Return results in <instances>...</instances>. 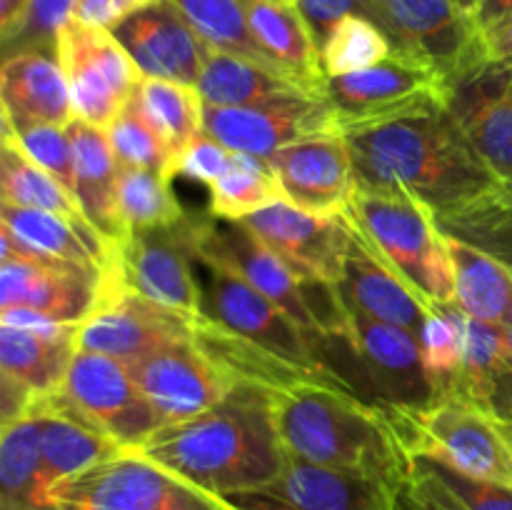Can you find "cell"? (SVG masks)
<instances>
[{"instance_id": "obj_1", "label": "cell", "mask_w": 512, "mask_h": 510, "mask_svg": "<svg viewBox=\"0 0 512 510\" xmlns=\"http://www.w3.org/2000/svg\"><path fill=\"white\" fill-rule=\"evenodd\" d=\"M343 135L358 185L413 195L435 218L463 213L500 190L450 108Z\"/></svg>"}, {"instance_id": "obj_2", "label": "cell", "mask_w": 512, "mask_h": 510, "mask_svg": "<svg viewBox=\"0 0 512 510\" xmlns=\"http://www.w3.org/2000/svg\"><path fill=\"white\" fill-rule=\"evenodd\" d=\"M138 450L218 498L265 485L288 458L275 393L248 380L208 413L158 428Z\"/></svg>"}, {"instance_id": "obj_3", "label": "cell", "mask_w": 512, "mask_h": 510, "mask_svg": "<svg viewBox=\"0 0 512 510\" xmlns=\"http://www.w3.org/2000/svg\"><path fill=\"white\" fill-rule=\"evenodd\" d=\"M275 420L290 455L368 475L400 488L410 455L388 408L360 398L343 380H308L275 393Z\"/></svg>"}, {"instance_id": "obj_4", "label": "cell", "mask_w": 512, "mask_h": 510, "mask_svg": "<svg viewBox=\"0 0 512 510\" xmlns=\"http://www.w3.org/2000/svg\"><path fill=\"white\" fill-rule=\"evenodd\" d=\"M355 235L410 285L433 313L455 300V270L448 235L425 203L400 190L358 185L343 213Z\"/></svg>"}, {"instance_id": "obj_5", "label": "cell", "mask_w": 512, "mask_h": 510, "mask_svg": "<svg viewBox=\"0 0 512 510\" xmlns=\"http://www.w3.org/2000/svg\"><path fill=\"white\" fill-rule=\"evenodd\" d=\"M53 500L58 510H235L138 448H123L58 483Z\"/></svg>"}, {"instance_id": "obj_6", "label": "cell", "mask_w": 512, "mask_h": 510, "mask_svg": "<svg viewBox=\"0 0 512 510\" xmlns=\"http://www.w3.org/2000/svg\"><path fill=\"white\" fill-rule=\"evenodd\" d=\"M388 415L410 458L425 455L470 478L512 485V443L475 405L445 398L425 410L388 408Z\"/></svg>"}, {"instance_id": "obj_7", "label": "cell", "mask_w": 512, "mask_h": 510, "mask_svg": "<svg viewBox=\"0 0 512 510\" xmlns=\"http://www.w3.org/2000/svg\"><path fill=\"white\" fill-rule=\"evenodd\" d=\"M360 15L383 30L393 55L428 65L448 85L490 60L483 30L455 0H363Z\"/></svg>"}, {"instance_id": "obj_8", "label": "cell", "mask_w": 512, "mask_h": 510, "mask_svg": "<svg viewBox=\"0 0 512 510\" xmlns=\"http://www.w3.org/2000/svg\"><path fill=\"white\" fill-rule=\"evenodd\" d=\"M193 268L200 290V318L300 368L328 370L318 360V343L323 338H310L268 295L200 250H195Z\"/></svg>"}, {"instance_id": "obj_9", "label": "cell", "mask_w": 512, "mask_h": 510, "mask_svg": "<svg viewBox=\"0 0 512 510\" xmlns=\"http://www.w3.org/2000/svg\"><path fill=\"white\" fill-rule=\"evenodd\" d=\"M325 100L333 108L340 133H348L445 110L450 85L428 65L390 55L360 73L328 78Z\"/></svg>"}, {"instance_id": "obj_10", "label": "cell", "mask_w": 512, "mask_h": 510, "mask_svg": "<svg viewBox=\"0 0 512 510\" xmlns=\"http://www.w3.org/2000/svg\"><path fill=\"white\" fill-rule=\"evenodd\" d=\"M195 215L173 225L128 230L118 240L110 273L140 298L188 318H200L195 280Z\"/></svg>"}, {"instance_id": "obj_11", "label": "cell", "mask_w": 512, "mask_h": 510, "mask_svg": "<svg viewBox=\"0 0 512 510\" xmlns=\"http://www.w3.org/2000/svg\"><path fill=\"white\" fill-rule=\"evenodd\" d=\"M188 338H193L188 318L140 298L110 270H103L93 308L75 330V350H90L130 365Z\"/></svg>"}, {"instance_id": "obj_12", "label": "cell", "mask_w": 512, "mask_h": 510, "mask_svg": "<svg viewBox=\"0 0 512 510\" xmlns=\"http://www.w3.org/2000/svg\"><path fill=\"white\" fill-rule=\"evenodd\" d=\"M55 55L68 75L75 118L108 130L140 83V70L113 30L70 20L58 33Z\"/></svg>"}, {"instance_id": "obj_13", "label": "cell", "mask_w": 512, "mask_h": 510, "mask_svg": "<svg viewBox=\"0 0 512 510\" xmlns=\"http://www.w3.org/2000/svg\"><path fill=\"white\" fill-rule=\"evenodd\" d=\"M58 393L123 448H140L165 425L128 365L108 355L75 350Z\"/></svg>"}, {"instance_id": "obj_14", "label": "cell", "mask_w": 512, "mask_h": 510, "mask_svg": "<svg viewBox=\"0 0 512 510\" xmlns=\"http://www.w3.org/2000/svg\"><path fill=\"white\" fill-rule=\"evenodd\" d=\"M393 485L290 455L273 480L223 498L235 510H395Z\"/></svg>"}, {"instance_id": "obj_15", "label": "cell", "mask_w": 512, "mask_h": 510, "mask_svg": "<svg viewBox=\"0 0 512 510\" xmlns=\"http://www.w3.org/2000/svg\"><path fill=\"white\" fill-rule=\"evenodd\" d=\"M348 315L355 360L365 373V388L380 408L425 410L440 403V390L425 370L420 338L413 330L350 310Z\"/></svg>"}, {"instance_id": "obj_16", "label": "cell", "mask_w": 512, "mask_h": 510, "mask_svg": "<svg viewBox=\"0 0 512 510\" xmlns=\"http://www.w3.org/2000/svg\"><path fill=\"white\" fill-rule=\"evenodd\" d=\"M135 383L165 425L183 423L223 403L238 380L193 338L128 365Z\"/></svg>"}, {"instance_id": "obj_17", "label": "cell", "mask_w": 512, "mask_h": 510, "mask_svg": "<svg viewBox=\"0 0 512 510\" xmlns=\"http://www.w3.org/2000/svg\"><path fill=\"white\" fill-rule=\"evenodd\" d=\"M205 133L233 153L270 158L285 145L320 133H340L333 108L320 95H283L240 108L205 105Z\"/></svg>"}, {"instance_id": "obj_18", "label": "cell", "mask_w": 512, "mask_h": 510, "mask_svg": "<svg viewBox=\"0 0 512 510\" xmlns=\"http://www.w3.org/2000/svg\"><path fill=\"white\" fill-rule=\"evenodd\" d=\"M195 245L200 253L218 260L260 293L268 295L310 338H323L305 305L303 280L295 278L293 270L248 228L245 220H225L210 213L195 215Z\"/></svg>"}, {"instance_id": "obj_19", "label": "cell", "mask_w": 512, "mask_h": 510, "mask_svg": "<svg viewBox=\"0 0 512 510\" xmlns=\"http://www.w3.org/2000/svg\"><path fill=\"white\" fill-rule=\"evenodd\" d=\"M283 200L320 218H340L353 200L358 178L343 133H320L270 155Z\"/></svg>"}, {"instance_id": "obj_20", "label": "cell", "mask_w": 512, "mask_h": 510, "mask_svg": "<svg viewBox=\"0 0 512 510\" xmlns=\"http://www.w3.org/2000/svg\"><path fill=\"white\" fill-rule=\"evenodd\" d=\"M248 228L293 270L300 280L338 285L353 248L345 218H320L293 208L285 200L245 218Z\"/></svg>"}, {"instance_id": "obj_21", "label": "cell", "mask_w": 512, "mask_h": 510, "mask_svg": "<svg viewBox=\"0 0 512 510\" xmlns=\"http://www.w3.org/2000/svg\"><path fill=\"white\" fill-rule=\"evenodd\" d=\"M448 108L500 190L512 193V65L488 60L455 80Z\"/></svg>"}, {"instance_id": "obj_22", "label": "cell", "mask_w": 512, "mask_h": 510, "mask_svg": "<svg viewBox=\"0 0 512 510\" xmlns=\"http://www.w3.org/2000/svg\"><path fill=\"white\" fill-rule=\"evenodd\" d=\"M143 78L198 85L208 45L185 20L173 0L138 10L113 30Z\"/></svg>"}, {"instance_id": "obj_23", "label": "cell", "mask_w": 512, "mask_h": 510, "mask_svg": "<svg viewBox=\"0 0 512 510\" xmlns=\"http://www.w3.org/2000/svg\"><path fill=\"white\" fill-rule=\"evenodd\" d=\"M113 245L95 228L48 210L0 205V260L43 258L103 275L113 263Z\"/></svg>"}, {"instance_id": "obj_24", "label": "cell", "mask_w": 512, "mask_h": 510, "mask_svg": "<svg viewBox=\"0 0 512 510\" xmlns=\"http://www.w3.org/2000/svg\"><path fill=\"white\" fill-rule=\"evenodd\" d=\"M100 275L43 258L0 260V308H28L78 325L93 308Z\"/></svg>"}, {"instance_id": "obj_25", "label": "cell", "mask_w": 512, "mask_h": 510, "mask_svg": "<svg viewBox=\"0 0 512 510\" xmlns=\"http://www.w3.org/2000/svg\"><path fill=\"white\" fill-rule=\"evenodd\" d=\"M0 110L15 130L30 125L68 128L75 120L68 75L58 55L20 50L5 55L0 70Z\"/></svg>"}, {"instance_id": "obj_26", "label": "cell", "mask_w": 512, "mask_h": 510, "mask_svg": "<svg viewBox=\"0 0 512 510\" xmlns=\"http://www.w3.org/2000/svg\"><path fill=\"white\" fill-rule=\"evenodd\" d=\"M25 413L38 420L40 453L53 488L123 450L118 440L88 423L58 390L35 395Z\"/></svg>"}, {"instance_id": "obj_27", "label": "cell", "mask_w": 512, "mask_h": 510, "mask_svg": "<svg viewBox=\"0 0 512 510\" xmlns=\"http://www.w3.org/2000/svg\"><path fill=\"white\" fill-rule=\"evenodd\" d=\"M338 293L350 313H360L365 318L380 320V323L400 325L405 330H413L415 335H420L430 315V310L410 290V285L400 280L355 233L343 280L338 283Z\"/></svg>"}, {"instance_id": "obj_28", "label": "cell", "mask_w": 512, "mask_h": 510, "mask_svg": "<svg viewBox=\"0 0 512 510\" xmlns=\"http://www.w3.org/2000/svg\"><path fill=\"white\" fill-rule=\"evenodd\" d=\"M75 155V195L83 213L110 245L125 235L118 213V158L110 145L108 130L75 118L68 125Z\"/></svg>"}, {"instance_id": "obj_29", "label": "cell", "mask_w": 512, "mask_h": 510, "mask_svg": "<svg viewBox=\"0 0 512 510\" xmlns=\"http://www.w3.org/2000/svg\"><path fill=\"white\" fill-rule=\"evenodd\" d=\"M195 88L203 95L205 105L213 108H240L283 95H320L293 75L215 48H208Z\"/></svg>"}, {"instance_id": "obj_30", "label": "cell", "mask_w": 512, "mask_h": 510, "mask_svg": "<svg viewBox=\"0 0 512 510\" xmlns=\"http://www.w3.org/2000/svg\"><path fill=\"white\" fill-rule=\"evenodd\" d=\"M243 5L248 13L250 30L260 48L280 68L308 83L325 98L328 75H325L323 60H320V48L315 45L298 8L285 0H243Z\"/></svg>"}, {"instance_id": "obj_31", "label": "cell", "mask_w": 512, "mask_h": 510, "mask_svg": "<svg viewBox=\"0 0 512 510\" xmlns=\"http://www.w3.org/2000/svg\"><path fill=\"white\" fill-rule=\"evenodd\" d=\"M0 510H58L45 475L38 420L30 413L0 433Z\"/></svg>"}, {"instance_id": "obj_32", "label": "cell", "mask_w": 512, "mask_h": 510, "mask_svg": "<svg viewBox=\"0 0 512 510\" xmlns=\"http://www.w3.org/2000/svg\"><path fill=\"white\" fill-rule=\"evenodd\" d=\"M0 140H3V145H0V198L5 205L48 210V213L63 215V218L85 225V228H95L85 218L78 195L65 188L58 178H53L43 165L35 163L20 148L8 125H3Z\"/></svg>"}, {"instance_id": "obj_33", "label": "cell", "mask_w": 512, "mask_h": 510, "mask_svg": "<svg viewBox=\"0 0 512 510\" xmlns=\"http://www.w3.org/2000/svg\"><path fill=\"white\" fill-rule=\"evenodd\" d=\"M455 270L453 303L465 315L503 325L512 313V270L493 255L448 235Z\"/></svg>"}, {"instance_id": "obj_34", "label": "cell", "mask_w": 512, "mask_h": 510, "mask_svg": "<svg viewBox=\"0 0 512 510\" xmlns=\"http://www.w3.org/2000/svg\"><path fill=\"white\" fill-rule=\"evenodd\" d=\"M73 355L75 338H48L33 330L0 325V375L33 395L58 390Z\"/></svg>"}, {"instance_id": "obj_35", "label": "cell", "mask_w": 512, "mask_h": 510, "mask_svg": "<svg viewBox=\"0 0 512 510\" xmlns=\"http://www.w3.org/2000/svg\"><path fill=\"white\" fill-rule=\"evenodd\" d=\"M135 98H138L145 118L153 123L160 138L168 143L175 163L183 155V150L198 135L205 133V100L195 85L160 78H140Z\"/></svg>"}, {"instance_id": "obj_36", "label": "cell", "mask_w": 512, "mask_h": 510, "mask_svg": "<svg viewBox=\"0 0 512 510\" xmlns=\"http://www.w3.org/2000/svg\"><path fill=\"white\" fill-rule=\"evenodd\" d=\"M208 190V213L225 220H245L283 200L270 160L248 153H233L228 170Z\"/></svg>"}, {"instance_id": "obj_37", "label": "cell", "mask_w": 512, "mask_h": 510, "mask_svg": "<svg viewBox=\"0 0 512 510\" xmlns=\"http://www.w3.org/2000/svg\"><path fill=\"white\" fill-rule=\"evenodd\" d=\"M173 3L178 5L180 13L185 15V20L193 25V30L208 48L255 60V63L280 70V73H288L255 40L243 0H173Z\"/></svg>"}, {"instance_id": "obj_38", "label": "cell", "mask_w": 512, "mask_h": 510, "mask_svg": "<svg viewBox=\"0 0 512 510\" xmlns=\"http://www.w3.org/2000/svg\"><path fill=\"white\" fill-rule=\"evenodd\" d=\"M118 213L125 233L173 225L188 218L173 190V180L128 165H120L118 170Z\"/></svg>"}, {"instance_id": "obj_39", "label": "cell", "mask_w": 512, "mask_h": 510, "mask_svg": "<svg viewBox=\"0 0 512 510\" xmlns=\"http://www.w3.org/2000/svg\"><path fill=\"white\" fill-rule=\"evenodd\" d=\"M445 235L493 255L512 270V193H498L473 208L438 218Z\"/></svg>"}, {"instance_id": "obj_40", "label": "cell", "mask_w": 512, "mask_h": 510, "mask_svg": "<svg viewBox=\"0 0 512 510\" xmlns=\"http://www.w3.org/2000/svg\"><path fill=\"white\" fill-rule=\"evenodd\" d=\"M390 55H393V48L383 30L360 13L340 20L338 28L320 48V60H323V70L328 78L360 73V70L383 63Z\"/></svg>"}, {"instance_id": "obj_41", "label": "cell", "mask_w": 512, "mask_h": 510, "mask_svg": "<svg viewBox=\"0 0 512 510\" xmlns=\"http://www.w3.org/2000/svg\"><path fill=\"white\" fill-rule=\"evenodd\" d=\"M108 138L118 165L150 170V173H158L168 180L175 178L173 153H170L168 143L160 138L158 130L153 128V123L145 118L135 93L123 108V113L108 128Z\"/></svg>"}, {"instance_id": "obj_42", "label": "cell", "mask_w": 512, "mask_h": 510, "mask_svg": "<svg viewBox=\"0 0 512 510\" xmlns=\"http://www.w3.org/2000/svg\"><path fill=\"white\" fill-rule=\"evenodd\" d=\"M418 338L425 370L433 378L435 388L440 390V400L448 398L465 355L463 310L455 303L435 305Z\"/></svg>"}, {"instance_id": "obj_43", "label": "cell", "mask_w": 512, "mask_h": 510, "mask_svg": "<svg viewBox=\"0 0 512 510\" xmlns=\"http://www.w3.org/2000/svg\"><path fill=\"white\" fill-rule=\"evenodd\" d=\"M3 125H8L13 130L18 145L35 163L43 165L53 178H58L65 188L75 193V155L68 128H58V125H30V128L15 130L5 120Z\"/></svg>"}, {"instance_id": "obj_44", "label": "cell", "mask_w": 512, "mask_h": 510, "mask_svg": "<svg viewBox=\"0 0 512 510\" xmlns=\"http://www.w3.org/2000/svg\"><path fill=\"white\" fill-rule=\"evenodd\" d=\"M75 3L78 0H30L23 23L5 43V55L20 50H43L55 55L58 33L73 20Z\"/></svg>"}, {"instance_id": "obj_45", "label": "cell", "mask_w": 512, "mask_h": 510, "mask_svg": "<svg viewBox=\"0 0 512 510\" xmlns=\"http://www.w3.org/2000/svg\"><path fill=\"white\" fill-rule=\"evenodd\" d=\"M415 460H420L443 483V488L453 495L455 503L463 510H512V485L470 478V475L458 473L450 465L425 458V455H415Z\"/></svg>"}, {"instance_id": "obj_46", "label": "cell", "mask_w": 512, "mask_h": 510, "mask_svg": "<svg viewBox=\"0 0 512 510\" xmlns=\"http://www.w3.org/2000/svg\"><path fill=\"white\" fill-rule=\"evenodd\" d=\"M395 510H463L420 460L410 458V473L395 490Z\"/></svg>"}, {"instance_id": "obj_47", "label": "cell", "mask_w": 512, "mask_h": 510, "mask_svg": "<svg viewBox=\"0 0 512 510\" xmlns=\"http://www.w3.org/2000/svg\"><path fill=\"white\" fill-rule=\"evenodd\" d=\"M230 158H233V150H228L223 143L203 133L183 150V155L175 163V175L195 180V183H203L210 188L228 170Z\"/></svg>"}, {"instance_id": "obj_48", "label": "cell", "mask_w": 512, "mask_h": 510, "mask_svg": "<svg viewBox=\"0 0 512 510\" xmlns=\"http://www.w3.org/2000/svg\"><path fill=\"white\" fill-rule=\"evenodd\" d=\"M295 8L303 15L305 25H308L310 35H313L315 45L323 48L325 40L330 38L340 20L348 15L360 13L363 0H295Z\"/></svg>"}, {"instance_id": "obj_49", "label": "cell", "mask_w": 512, "mask_h": 510, "mask_svg": "<svg viewBox=\"0 0 512 510\" xmlns=\"http://www.w3.org/2000/svg\"><path fill=\"white\" fill-rule=\"evenodd\" d=\"M153 3H158V0H78L73 18L85 25H93V28L115 30L130 15Z\"/></svg>"}, {"instance_id": "obj_50", "label": "cell", "mask_w": 512, "mask_h": 510, "mask_svg": "<svg viewBox=\"0 0 512 510\" xmlns=\"http://www.w3.org/2000/svg\"><path fill=\"white\" fill-rule=\"evenodd\" d=\"M0 325L33 330V333L48 335V338H75V330H78V325L60 323V320L28 308H0Z\"/></svg>"}, {"instance_id": "obj_51", "label": "cell", "mask_w": 512, "mask_h": 510, "mask_svg": "<svg viewBox=\"0 0 512 510\" xmlns=\"http://www.w3.org/2000/svg\"><path fill=\"white\" fill-rule=\"evenodd\" d=\"M483 40H485V50H488L490 60L512 65V15L510 18H505L503 23L483 30Z\"/></svg>"}, {"instance_id": "obj_52", "label": "cell", "mask_w": 512, "mask_h": 510, "mask_svg": "<svg viewBox=\"0 0 512 510\" xmlns=\"http://www.w3.org/2000/svg\"><path fill=\"white\" fill-rule=\"evenodd\" d=\"M30 8V0H0V35L3 45L15 35V30L23 23L25 13Z\"/></svg>"}, {"instance_id": "obj_53", "label": "cell", "mask_w": 512, "mask_h": 510, "mask_svg": "<svg viewBox=\"0 0 512 510\" xmlns=\"http://www.w3.org/2000/svg\"><path fill=\"white\" fill-rule=\"evenodd\" d=\"M512 15V0H480L478 10H475V23L480 30H488L493 25L503 23L505 18Z\"/></svg>"}, {"instance_id": "obj_54", "label": "cell", "mask_w": 512, "mask_h": 510, "mask_svg": "<svg viewBox=\"0 0 512 510\" xmlns=\"http://www.w3.org/2000/svg\"><path fill=\"white\" fill-rule=\"evenodd\" d=\"M455 3H458L463 10H468V13L475 18V10H478L480 0H455Z\"/></svg>"}, {"instance_id": "obj_55", "label": "cell", "mask_w": 512, "mask_h": 510, "mask_svg": "<svg viewBox=\"0 0 512 510\" xmlns=\"http://www.w3.org/2000/svg\"><path fill=\"white\" fill-rule=\"evenodd\" d=\"M503 330H505V338H508V345L512 350V313H510V318L503 323Z\"/></svg>"}, {"instance_id": "obj_56", "label": "cell", "mask_w": 512, "mask_h": 510, "mask_svg": "<svg viewBox=\"0 0 512 510\" xmlns=\"http://www.w3.org/2000/svg\"><path fill=\"white\" fill-rule=\"evenodd\" d=\"M498 425H500V430L505 433V438H508L512 443V423H498Z\"/></svg>"}, {"instance_id": "obj_57", "label": "cell", "mask_w": 512, "mask_h": 510, "mask_svg": "<svg viewBox=\"0 0 512 510\" xmlns=\"http://www.w3.org/2000/svg\"><path fill=\"white\" fill-rule=\"evenodd\" d=\"M285 3H295V0H285Z\"/></svg>"}]
</instances>
